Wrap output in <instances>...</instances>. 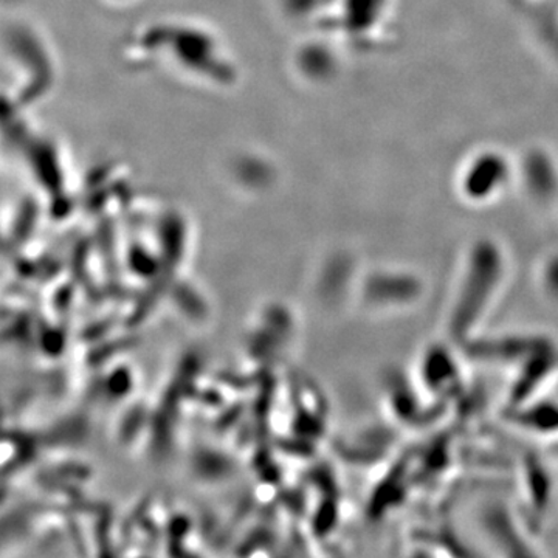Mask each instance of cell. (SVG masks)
<instances>
[{
    "instance_id": "4",
    "label": "cell",
    "mask_w": 558,
    "mask_h": 558,
    "mask_svg": "<svg viewBox=\"0 0 558 558\" xmlns=\"http://www.w3.org/2000/svg\"><path fill=\"white\" fill-rule=\"evenodd\" d=\"M542 282L550 299L558 301V256L543 267Z\"/></svg>"
},
{
    "instance_id": "2",
    "label": "cell",
    "mask_w": 558,
    "mask_h": 558,
    "mask_svg": "<svg viewBox=\"0 0 558 558\" xmlns=\"http://www.w3.org/2000/svg\"><path fill=\"white\" fill-rule=\"evenodd\" d=\"M508 165L499 156L486 154L476 157L473 165H469L465 178L462 180L464 194L470 201H487L498 194L502 180L506 179Z\"/></svg>"
},
{
    "instance_id": "3",
    "label": "cell",
    "mask_w": 558,
    "mask_h": 558,
    "mask_svg": "<svg viewBox=\"0 0 558 558\" xmlns=\"http://www.w3.org/2000/svg\"><path fill=\"white\" fill-rule=\"evenodd\" d=\"M424 385L432 389L436 396H446L461 384L459 366L451 359L449 352L440 349L429 352L424 359Z\"/></svg>"
},
{
    "instance_id": "1",
    "label": "cell",
    "mask_w": 558,
    "mask_h": 558,
    "mask_svg": "<svg viewBox=\"0 0 558 558\" xmlns=\"http://www.w3.org/2000/svg\"><path fill=\"white\" fill-rule=\"evenodd\" d=\"M450 326L457 337H469L487 314L505 275L501 253L490 244H480L470 255Z\"/></svg>"
}]
</instances>
